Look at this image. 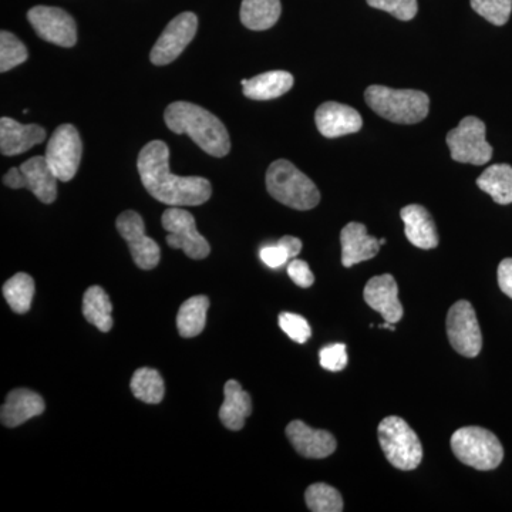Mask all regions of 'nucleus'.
I'll return each mask as SVG.
<instances>
[{
    "label": "nucleus",
    "mask_w": 512,
    "mask_h": 512,
    "mask_svg": "<svg viewBox=\"0 0 512 512\" xmlns=\"http://www.w3.org/2000/svg\"><path fill=\"white\" fill-rule=\"evenodd\" d=\"M141 183L154 200L170 207H198L211 198L207 178L178 177L170 171V150L164 141L154 140L140 151L137 161Z\"/></svg>",
    "instance_id": "nucleus-1"
},
{
    "label": "nucleus",
    "mask_w": 512,
    "mask_h": 512,
    "mask_svg": "<svg viewBox=\"0 0 512 512\" xmlns=\"http://www.w3.org/2000/svg\"><path fill=\"white\" fill-rule=\"evenodd\" d=\"M164 120L173 133L188 134L202 151L212 157H225L231 150V140L222 121L197 104L175 101L165 110Z\"/></svg>",
    "instance_id": "nucleus-2"
},
{
    "label": "nucleus",
    "mask_w": 512,
    "mask_h": 512,
    "mask_svg": "<svg viewBox=\"0 0 512 512\" xmlns=\"http://www.w3.org/2000/svg\"><path fill=\"white\" fill-rule=\"evenodd\" d=\"M266 190L276 201L298 211H309L320 202L315 183L288 160H276L266 171Z\"/></svg>",
    "instance_id": "nucleus-3"
},
{
    "label": "nucleus",
    "mask_w": 512,
    "mask_h": 512,
    "mask_svg": "<svg viewBox=\"0 0 512 512\" xmlns=\"http://www.w3.org/2000/svg\"><path fill=\"white\" fill-rule=\"evenodd\" d=\"M370 109L383 119L397 124H417L426 119L430 99L419 90H397L384 86H370L365 93Z\"/></svg>",
    "instance_id": "nucleus-4"
},
{
    "label": "nucleus",
    "mask_w": 512,
    "mask_h": 512,
    "mask_svg": "<svg viewBox=\"0 0 512 512\" xmlns=\"http://www.w3.org/2000/svg\"><path fill=\"white\" fill-rule=\"evenodd\" d=\"M379 443L387 461L397 470L412 471L423 460V446L412 427L399 416L380 421Z\"/></svg>",
    "instance_id": "nucleus-5"
},
{
    "label": "nucleus",
    "mask_w": 512,
    "mask_h": 512,
    "mask_svg": "<svg viewBox=\"0 0 512 512\" xmlns=\"http://www.w3.org/2000/svg\"><path fill=\"white\" fill-rule=\"evenodd\" d=\"M450 443L454 456L461 463L476 470H494L504 458V448L500 440L483 427H463L451 436Z\"/></svg>",
    "instance_id": "nucleus-6"
},
{
    "label": "nucleus",
    "mask_w": 512,
    "mask_h": 512,
    "mask_svg": "<svg viewBox=\"0 0 512 512\" xmlns=\"http://www.w3.org/2000/svg\"><path fill=\"white\" fill-rule=\"evenodd\" d=\"M451 158L457 163L484 165L493 158V147L485 138L484 121L468 116L447 134Z\"/></svg>",
    "instance_id": "nucleus-7"
},
{
    "label": "nucleus",
    "mask_w": 512,
    "mask_h": 512,
    "mask_svg": "<svg viewBox=\"0 0 512 512\" xmlns=\"http://www.w3.org/2000/svg\"><path fill=\"white\" fill-rule=\"evenodd\" d=\"M83 143L79 131L72 124L57 127L46 148V160L57 180H73L82 161Z\"/></svg>",
    "instance_id": "nucleus-8"
},
{
    "label": "nucleus",
    "mask_w": 512,
    "mask_h": 512,
    "mask_svg": "<svg viewBox=\"0 0 512 512\" xmlns=\"http://www.w3.org/2000/svg\"><path fill=\"white\" fill-rule=\"evenodd\" d=\"M163 228L168 232L167 244L174 249H183L191 259H205L210 255L211 247L195 227V218L191 212L180 207L165 210L161 218Z\"/></svg>",
    "instance_id": "nucleus-9"
},
{
    "label": "nucleus",
    "mask_w": 512,
    "mask_h": 512,
    "mask_svg": "<svg viewBox=\"0 0 512 512\" xmlns=\"http://www.w3.org/2000/svg\"><path fill=\"white\" fill-rule=\"evenodd\" d=\"M447 336L450 345L464 357H476L483 348V335L476 311L468 301H458L447 313Z\"/></svg>",
    "instance_id": "nucleus-10"
},
{
    "label": "nucleus",
    "mask_w": 512,
    "mask_h": 512,
    "mask_svg": "<svg viewBox=\"0 0 512 512\" xmlns=\"http://www.w3.org/2000/svg\"><path fill=\"white\" fill-rule=\"evenodd\" d=\"M116 227L138 268L150 271L160 264L161 249L154 239L147 237L146 225L138 212L124 211L117 218Z\"/></svg>",
    "instance_id": "nucleus-11"
},
{
    "label": "nucleus",
    "mask_w": 512,
    "mask_h": 512,
    "mask_svg": "<svg viewBox=\"0 0 512 512\" xmlns=\"http://www.w3.org/2000/svg\"><path fill=\"white\" fill-rule=\"evenodd\" d=\"M198 18L192 12H184L168 23L151 50L150 60L156 66L173 63L197 35Z\"/></svg>",
    "instance_id": "nucleus-12"
},
{
    "label": "nucleus",
    "mask_w": 512,
    "mask_h": 512,
    "mask_svg": "<svg viewBox=\"0 0 512 512\" xmlns=\"http://www.w3.org/2000/svg\"><path fill=\"white\" fill-rule=\"evenodd\" d=\"M28 20L37 36L56 46L73 47L77 43L76 22L63 9L36 6L28 12Z\"/></svg>",
    "instance_id": "nucleus-13"
},
{
    "label": "nucleus",
    "mask_w": 512,
    "mask_h": 512,
    "mask_svg": "<svg viewBox=\"0 0 512 512\" xmlns=\"http://www.w3.org/2000/svg\"><path fill=\"white\" fill-rule=\"evenodd\" d=\"M286 437L298 454L305 458H315V460L332 456L338 447L332 433L313 429L302 420L291 421L288 424Z\"/></svg>",
    "instance_id": "nucleus-14"
},
{
    "label": "nucleus",
    "mask_w": 512,
    "mask_h": 512,
    "mask_svg": "<svg viewBox=\"0 0 512 512\" xmlns=\"http://www.w3.org/2000/svg\"><path fill=\"white\" fill-rule=\"evenodd\" d=\"M363 298L386 322L397 323L402 320L403 306L399 301L396 279L392 275L384 274L370 279L363 292Z\"/></svg>",
    "instance_id": "nucleus-15"
},
{
    "label": "nucleus",
    "mask_w": 512,
    "mask_h": 512,
    "mask_svg": "<svg viewBox=\"0 0 512 512\" xmlns=\"http://www.w3.org/2000/svg\"><path fill=\"white\" fill-rule=\"evenodd\" d=\"M316 126L326 138H338L357 133L363 126L362 116L353 107L328 101L316 110Z\"/></svg>",
    "instance_id": "nucleus-16"
},
{
    "label": "nucleus",
    "mask_w": 512,
    "mask_h": 512,
    "mask_svg": "<svg viewBox=\"0 0 512 512\" xmlns=\"http://www.w3.org/2000/svg\"><path fill=\"white\" fill-rule=\"evenodd\" d=\"M342 244V265L352 268L360 262L369 261L379 254V239L367 234V228L360 222H349L340 232Z\"/></svg>",
    "instance_id": "nucleus-17"
},
{
    "label": "nucleus",
    "mask_w": 512,
    "mask_h": 512,
    "mask_svg": "<svg viewBox=\"0 0 512 512\" xmlns=\"http://www.w3.org/2000/svg\"><path fill=\"white\" fill-rule=\"evenodd\" d=\"M45 138V128L37 124H22L9 117L0 120V151L3 156L26 153L30 148L43 143Z\"/></svg>",
    "instance_id": "nucleus-18"
},
{
    "label": "nucleus",
    "mask_w": 512,
    "mask_h": 512,
    "mask_svg": "<svg viewBox=\"0 0 512 512\" xmlns=\"http://www.w3.org/2000/svg\"><path fill=\"white\" fill-rule=\"evenodd\" d=\"M404 222V234L414 247L434 249L439 247V232L433 217L426 208L412 204L400 211Z\"/></svg>",
    "instance_id": "nucleus-19"
},
{
    "label": "nucleus",
    "mask_w": 512,
    "mask_h": 512,
    "mask_svg": "<svg viewBox=\"0 0 512 512\" xmlns=\"http://www.w3.org/2000/svg\"><path fill=\"white\" fill-rule=\"evenodd\" d=\"M45 409V400L40 394L29 389H15L6 397V402L0 410V420L3 426L12 429L33 417L40 416Z\"/></svg>",
    "instance_id": "nucleus-20"
},
{
    "label": "nucleus",
    "mask_w": 512,
    "mask_h": 512,
    "mask_svg": "<svg viewBox=\"0 0 512 512\" xmlns=\"http://www.w3.org/2000/svg\"><path fill=\"white\" fill-rule=\"evenodd\" d=\"M25 175V188L43 204H53L57 198V177L45 156L32 157L20 165Z\"/></svg>",
    "instance_id": "nucleus-21"
},
{
    "label": "nucleus",
    "mask_w": 512,
    "mask_h": 512,
    "mask_svg": "<svg viewBox=\"0 0 512 512\" xmlns=\"http://www.w3.org/2000/svg\"><path fill=\"white\" fill-rule=\"evenodd\" d=\"M225 399L220 409L221 423L231 431L244 429L245 421L252 413V399L237 380L225 383Z\"/></svg>",
    "instance_id": "nucleus-22"
},
{
    "label": "nucleus",
    "mask_w": 512,
    "mask_h": 512,
    "mask_svg": "<svg viewBox=\"0 0 512 512\" xmlns=\"http://www.w3.org/2000/svg\"><path fill=\"white\" fill-rule=\"evenodd\" d=\"M244 94L256 101L274 100L284 96L293 87V76L284 70L259 74L254 79L242 80Z\"/></svg>",
    "instance_id": "nucleus-23"
},
{
    "label": "nucleus",
    "mask_w": 512,
    "mask_h": 512,
    "mask_svg": "<svg viewBox=\"0 0 512 512\" xmlns=\"http://www.w3.org/2000/svg\"><path fill=\"white\" fill-rule=\"evenodd\" d=\"M281 0H242L241 22L251 30L274 28L281 18Z\"/></svg>",
    "instance_id": "nucleus-24"
},
{
    "label": "nucleus",
    "mask_w": 512,
    "mask_h": 512,
    "mask_svg": "<svg viewBox=\"0 0 512 512\" xmlns=\"http://www.w3.org/2000/svg\"><path fill=\"white\" fill-rule=\"evenodd\" d=\"M477 185L487 192L497 204L508 205L512 202V167L508 164H495L488 167L480 177Z\"/></svg>",
    "instance_id": "nucleus-25"
},
{
    "label": "nucleus",
    "mask_w": 512,
    "mask_h": 512,
    "mask_svg": "<svg viewBox=\"0 0 512 512\" xmlns=\"http://www.w3.org/2000/svg\"><path fill=\"white\" fill-rule=\"evenodd\" d=\"M210 299L204 295L192 296L181 305L177 315V329L183 338H195L205 329Z\"/></svg>",
    "instance_id": "nucleus-26"
},
{
    "label": "nucleus",
    "mask_w": 512,
    "mask_h": 512,
    "mask_svg": "<svg viewBox=\"0 0 512 512\" xmlns=\"http://www.w3.org/2000/svg\"><path fill=\"white\" fill-rule=\"evenodd\" d=\"M111 312L113 305L106 291L101 286H90L83 298V316L87 322L96 326L100 332H110L113 328Z\"/></svg>",
    "instance_id": "nucleus-27"
},
{
    "label": "nucleus",
    "mask_w": 512,
    "mask_h": 512,
    "mask_svg": "<svg viewBox=\"0 0 512 512\" xmlns=\"http://www.w3.org/2000/svg\"><path fill=\"white\" fill-rule=\"evenodd\" d=\"M131 392L136 399L147 404L163 402L165 384L163 376L156 369L141 367L137 369L130 382Z\"/></svg>",
    "instance_id": "nucleus-28"
},
{
    "label": "nucleus",
    "mask_w": 512,
    "mask_h": 512,
    "mask_svg": "<svg viewBox=\"0 0 512 512\" xmlns=\"http://www.w3.org/2000/svg\"><path fill=\"white\" fill-rule=\"evenodd\" d=\"M3 296L9 303L10 309L15 313H26L32 308L33 296H35V281L28 274H16L3 285Z\"/></svg>",
    "instance_id": "nucleus-29"
},
{
    "label": "nucleus",
    "mask_w": 512,
    "mask_h": 512,
    "mask_svg": "<svg viewBox=\"0 0 512 512\" xmlns=\"http://www.w3.org/2000/svg\"><path fill=\"white\" fill-rule=\"evenodd\" d=\"M306 505L313 512H342L343 498L336 488L325 483L312 484L305 493Z\"/></svg>",
    "instance_id": "nucleus-30"
},
{
    "label": "nucleus",
    "mask_w": 512,
    "mask_h": 512,
    "mask_svg": "<svg viewBox=\"0 0 512 512\" xmlns=\"http://www.w3.org/2000/svg\"><path fill=\"white\" fill-rule=\"evenodd\" d=\"M28 57V49L18 37L2 30L0 33V72L6 73L15 69L19 64L25 63Z\"/></svg>",
    "instance_id": "nucleus-31"
},
{
    "label": "nucleus",
    "mask_w": 512,
    "mask_h": 512,
    "mask_svg": "<svg viewBox=\"0 0 512 512\" xmlns=\"http://www.w3.org/2000/svg\"><path fill=\"white\" fill-rule=\"evenodd\" d=\"M471 8L495 26H504L510 20L512 0H471Z\"/></svg>",
    "instance_id": "nucleus-32"
},
{
    "label": "nucleus",
    "mask_w": 512,
    "mask_h": 512,
    "mask_svg": "<svg viewBox=\"0 0 512 512\" xmlns=\"http://www.w3.org/2000/svg\"><path fill=\"white\" fill-rule=\"evenodd\" d=\"M279 326L293 342L303 345L312 336V329L308 320L296 313L284 312L279 315Z\"/></svg>",
    "instance_id": "nucleus-33"
},
{
    "label": "nucleus",
    "mask_w": 512,
    "mask_h": 512,
    "mask_svg": "<svg viewBox=\"0 0 512 512\" xmlns=\"http://www.w3.org/2000/svg\"><path fill=\"white\" fill-rule=\"evenodd\" d=\"M367 5L390 13L394 18L403 20V22L412 20L419 10L417 0H367Z\"/></svg>",
    "instance_id": "nucleus-34"
},
{
    "label": "nucleus",
    "mask_w": 512,
    "mask_h": 512,
    "mask_svg": "<svg viewBox=\"0 0 512 512\" xmlns=\"http://www.w3.org/2000/svg\"><path fill=\"white\" fill-rule=\"evenodd\" d=\"M320 366L329 372H342L348 366V352L346 345L335 343V345L326 346L319 353Z\"/></svg>",
    "instance_id": "nucleus-35"
},
{
    "label": "nucleus",
    "mask_w": 512,
    "mask_h": 512,
    "mask_svg": "<svg viewBox=\"0 0 512 512\" xmlns=\"http://www.w3.org/2000/svg\"><path fill=\"white\" fill-rule=\"evenodd\" d=\"M288 275L301 288H311L315 284V275L312 274L309 265L301 259H292L291 264L288 265Z\"/></svg>",
    "instance_id": "nucleus-36"
},
{
    "label": "nucleus",
    "mask_w": 512,
    "mask_h": 512,
    "mask_svg": "<svg viewBox=\"0 0 512 512\" xmlns=\"http://www.w3.org/2000/svg\"><path fill=\"white\" fill-rule=\"evenodd\" d=\"M259 256H261L262 262H264L266 266L274 269L281 268V266H284L286 262L291 259L286 249L279 244L266 245V247L259 251Z\"/></svg>",
    "instance_id": "nucleus-37"
},
{
    "label": "nucleus",
    "mask_w": 512,
    "mask_h": 512,
    "mask_svg": "<svg viewBox=\"0 0 512 512\" xmlns=\"http://www.w3.org/2000/svg\"><path fill=\"white\" fill-rule=\"evenodd\" d=\"M498 285L512 299V258L504 259L498 266Z\"/></svg>",
    "instance_id": "nucleus-38"
},
{
    "label": "nucleus",
    "mask_w": 512,
    "mask_h": 512,
    "mask_svg": "<svg viewBox=\"0 0 512 512\" xmlns=\"http://www.w3.org/2000/svg\"><path fill=\"white\" fill-rule=\"evenodd\" d=\"M3 183H5L6 187L13 188V190H20V188H25V175H23L20 168H10L5 177H3Z\"/></svg>",
    "instance_id": "nucleus-39"
},
{
    "label": "nucleus",
    "mask_w": 512,
    "mask_h": 512,
    "mask_svg": "<svg viewBox=\"0 0 512 512\" xmlns=\"http://www.w3.org/2000/svg\"><path fill=\"white\" fill-rule=\"evenodd\" d=\"M279 245H282L288 252L289 258L293 259L295 256L301 254L302 251V241L299 238L291 237V235H286V237L279 239Z\"/></svg>",
    "instance_id": "nucleus-40"
},
{
    "label": "nucleus",
    "mask_w": 512,
    "mask_h": 512,
    "mask_svg": "<svg viewBox=\"0 0 512 512\" xmlns=\"http://www.w3.org/2000/svg\"><path fill=\"white\" fill-rule=\"evenodd\" d=\"M380 329H389L394 332V330H396V326H394V323L386 322V320H384L383 325H380Z\"/></svg>",
    "instance_id": "nucleus-41"
},
{
    "label": "nucleus",
    "mask_w": 512,
    "mask_h": 512,
    "mask_svg": "<svg viewBox=\"0 0 512 512\" xmlns=\"http://www.w3.org/2000/svg\"><path fill=\"white\" fill-rule=\"evenodd\" d=\"M379 242H380V245H384V244H386V239H384V238L379 239Z\"/></svg>",
    "instance_id": "nucleus-42"
}]
</instances>
